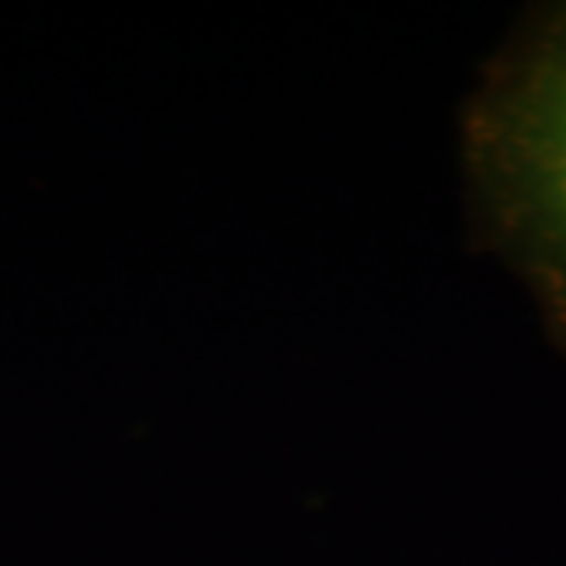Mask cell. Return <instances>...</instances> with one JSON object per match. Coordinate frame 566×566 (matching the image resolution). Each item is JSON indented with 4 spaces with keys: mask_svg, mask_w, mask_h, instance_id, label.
Returning <instances> with one entry per match:
<instances>
[{
    "mask_svg": "<svg viewBox=\"0 0 566 566\" xmlns=\"http://www.w3.org/2000/svg\"><path fill=\"white\" fill-rule=\"evenodd\" d=\"M523 155L537 207L566 243V55L541 77L523 129Z\"/></svg>",
    "mask_w": 566,
    "mask_h": 566,
    "instance_id": "obj_1",
    "label": "cell"
}]
</instances>
